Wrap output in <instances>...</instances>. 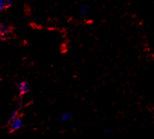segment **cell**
I'll list each match as a JSON object with an SVG mask.
<instances>
[{
    "mask_svg": "<svg viewBox=\"0 0 154 139\" xmlns=\"http://www.w3.org/2000/svg\"><path fill=\"white\" fill-rule=\"evenodd\" d=\"M18 88L19 92L20 95L26 94V93H28V91H30L29 85H28V83H26V82H21V83H19Z\"/></svg>",
    "mask_w": 154,
    "mask_h": 139,
    "instance_id": "7a4b0ae2",
    "label": "cell"
},
{
    "mask_svg": "<svg viewBox=\"0 0 154 139\" xmlns=\"http://www.w3.org/2000/svg\"><path fill=\"white\" fill-rule=\"evenodd\" d=\"M22 127V120L20 117H16L15 120H13L11 122V128H10V131H11V132H16V131L20 129Z\"/></svg>",
    "mask_w": 154,
    "mask_h": 139,
    "instance_id": "6da1fadb",
    "label": "cell"
},
{
    "mask_svg": "<svg viewBox=\"0 0 154 139\" xmlns=\"http://www.w3.org/2000/svg\"><path fill=\"white\" fill-rule=\"evenodd\" d=\"M71 117V113H70V112L64 113L63 115H62L61 117V120H62V121H66V120H67L68 119H70V117Z\"/></svg>",
    "mask_w": 154,
    "mask_h": 139,
    "instance_id": "277c9868",
    "label": "cell"
},
{
    "mask_svg": "<svg viewBox=\"0 0 154 139\" xmlns=\"http://www.w3.org/2000/svg\"><path fill=\"white\" fill-rule=\"evenodd\" d=\"M13 0H4V2H5V6H9L13 3Z\"/></svg>",
    "mask_w": 154,
    "mask_h": 139,
    "instance_id": "52a82bcc",
    "label": "cell"
},
{
    "mask_svg": "<svg viewBox=\"0 0 154 139\" xmlns=\"http://www.w3.org/2000/svg\"><path fill=\"white\" fill-rule=\"evenodd\" d=\"M6 6H5V2H4V0H0V11H2L5 9Z\"/></svg>",
    "mask_w": 154,
    "mask_h": 139,
    "instance_id": "8992f818",
    "label": "cell"
},
{
    "mask_svg": "<svg viewBox=\"0 0 154 139\" xmlns=\"http://www.w3.org/2000/svg\"><path fill=\"white\" fill-rule=\"evenodd\" d=\"M88 12V8L86 5H82L80 8V13L81 14L82 16H84L86 15Z\"/></svg>",
    "mask_w": 154,
    "mask_h": 139,
    "instance_id": "3957f363",
    "label": "cell"
},
{
    "mask_svg": "<svg viewBox=\"0 0 154 139\" xmlns=\"http://www.w3.org/2000/svg\"><path fill=\"white\" fill-rule=\"evenodd\" d=\"M18 114H19L18 111H13V113L12 114V115L10 116V117H9V123H11L13 120H15L16 117H18Z\"/></svg>",
    "mask_w": 154,
    "mask_h": 139,
    "instance_id": "5b68a950",
    "label": "cell"
}]
</instances>
